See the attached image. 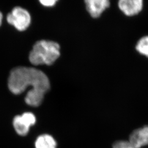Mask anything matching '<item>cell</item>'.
<instances>
[{
  "label": "cell",
  "instance_id": "12",
  "mask_svg": "<svg viewBox=\"0 0 148 148\" xmlns=\"http://www.w3.org/2000/svg\"><path fill=\"white\" fill-rule=\"evenodd\" d=\"M2 19H3V15L2 14V13L0 12V26L2 24Z\"/></svg>",
  "mask_w": 148,
  "mask_h": 148
},
{
  "label": "cell",
  "instance_id": "5",
  "mask_svg": "<svg viewBox=\"0 0 148 148\" xmlns=\"http://www.w3.org/2000/svg\"><path fill=\"white\" fill-rule=\"evenodd\" d=\"M36 122V117L32 112H25L22 115L16 116L13 120V126L16 133L21 136H26L30 127Z\"/></svg>",
  "mask_w": 148,
  "mask_h": 148
},
{
  "label": "cell",
  "instance_id": "6",
  "mask_svg": "<svg viewBox=\"0 0 148 148\" xmlns=\"http://www.w3.org/2000/svg\"><path fill=\"white\" fill-rule=\"evenodd\" d=\"M87 10L93 18H98L108 9L110 0H85Z\"/></svg>",
  "mask_w": 148,
  "mask_h": 148
},
{
  "label": "cell",
  "instance_id": "7",
  "mask_svg": "<svg viewBox=\"0 0 148 148\" xmlns=\"http://www.w3.org/2000/svg\"><path fill=\"white\" fill-rule=\"evenodd\" d=\"M128 142L136 148H142L148 145V126L134 130L130 135Z\"/></svg>",
  "mask_w": 148,
  "mask_h": 148
},
{
  "label": "cell",
  "instance_id": "11",
  "mask_svg": "<svg viewBox=\"0 0 148 148\" xmlns=\"http://www.w3.org/2000/svg\"><path fill=\"white\" fill-rule=\"evenodd\" d=\"M39 1L45 7H52L56 5L58 0H39Z\"/></svg>",
  "mask_w": 148,
  "mask_h": 148
},
{
  "label": "cell",
  "instance_id": "9",
  "mask_svg": "<svg viewBox=\"0 0 148 148\" xmlns=\"http://www.w3.org/2000/svg\"><path fill=\"white\" fill-rule=\"evenodd\" d=\"M57 143L52 136L43 134L37 138L35 142L36 148H56Z\"/></svg>",
  "mask_w": 148,
  "mask_h": 148
},
{
  "label": "cell",
  "instance_id": "2",
  "mask_svg": "<svg viewBox=\"0 0 148 148\" xmlns=\"http://www.w3.org/2000/svg\"><path fill=\"white\" fill-rule=\"evenodd\" d=\"M60 46L52 41L40 40L36 43L29 54V60L34 65H50L60 56Z\"/></svg>",
  "mask_w": 148,
  "mask_h": 148
},
{
  "label": "cell",
  "instance_id": "10",
  "mask_svg": "<svg viewBox=\"0 0 148 148\" xmlns=\"http://www.w3.org/2000/svg\"><path fill=\"white\" fill-rule=\"evenodd\" d=\"M112 148H136L132 146L128 141L120 140L114 143Z\"/></svg>",
  "mask_w": 148,
  "mask_h": 148
},
{
  "label": "cell",
  "instance_id": "3",
  "mask_svg": "<svg viewBox=\"0 0 148 148\" xmlns=\"http://www.w3.org/2000/svg\"><path fill=\"white\" fill-rule=\"evenodd\" d=\"M31 16L29 12L20 7L14 8L7 16L8 23L19 31H24L31 23Z\"/></svg>",
  "mask_w": 148,
  "mask_h": 148
},
{
  "label": "cell",
  "instance_id": "1",
  "mask_svg": "<svg viewBox=\"0 0 148 148\" xmlns=\"http://www.w3.org/2000/svg\"><path fill=\"white\" fill-rule=\"evenodd\" d=\"M8 88L15 95L21 94L31 87L25 98L27 104L38 106L42 102L45 94L49 90L50 83L46 75L34 68L17 67L11 71Z\"/></svg>",
  "mask_w": 148,
  "mask_h": 148
},
{
  "label": "cell",
  "instance_id": "4",
  "mask_svg": "<svg viewBox=\"0 0 148 148\" xmlns=\"http://www.w3.org/2000/svg\"><path fill=\"white\" fill-rule=\"evenodd\" d=\"M117 7L122 16L133 18L139 16L145 6L144 0H117Z\"/></svg>",
  "mask_w": 148,
  "mask_h": 148
},
{
  "label": "cell",
  "instance_id": "8",
  "mask_svg": "<svg viewBox=\"0 0 148 148\" xmlns=\"http://www.w3.org/2000/svg\"><path fill=\"white\" fill-rule=\"evenodd\" d=\"M134 49L139 56L148 59V35H143L138 39Z\"/></svg>",
  "mask_w": 148,
  "mask_h": 148
}]
</instances>
